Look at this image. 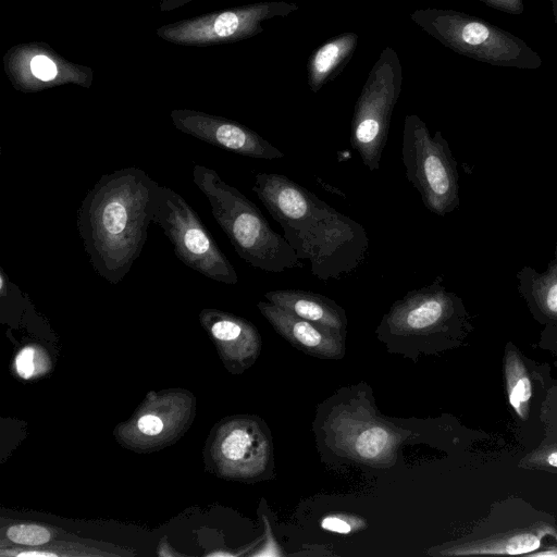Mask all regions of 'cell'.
<instances>
[{
    "mask_svg": "<svg viewBox=\"0 0 557 557\" xmlns=\"http://www.w3.org/2000/svg\"><path fill=\"white\" fill-rule=\"evenodd\" d=\"M252 190L310 273L326 283L354 273L369 251L364 227L285 175L258 173Z\"/></svg>",
    "mask_w": 557,
    "mask_h": 557,
    "instance_id": "1",
    "label": "cell"
},
{
    "mask_svg": "<svg viewBox=\"0 0 557 557\" xmlns=\"http://www.w3.org/2000/svg\"><path fill=\"white\" fill-rule=\"evenodd\" d=\"M160 185L139 168L103 174L77 210V230L95 272L119 284L140 256Z\"/></svg>",
    "mask_w": 557,
    "mask_h": 557,
    "instance_id": "2",
    "label": "cell"
},
{
    "mask_svg": "<svg viewBox=\"0 0 557 557\" xmlns=\"http://www.w3.org/2000/svg\"><path fill=\"white\" fill-rule=\"evenodd\" d=\"M469 327L462 299L437 276L393 302L376 327V337L389 352L417 359L457 341Z\"/></svg>",
    "mask_w": 557,
    "mask_h": 557,
    "instance_id": "3",
    "label": "cell"
},
{
    "mask_svg": "<svg viewBox=\"0 0 557 557\" xmlns=\"http://www.w3.org/2000/svg\"><path fill=\"white\" fill-rule=\"evenodd\" d=\"M193 182L235 251L249 265L270 273L301 267L295 250L276 233L260 209L212 169L196 164Z\"/></svg>",
    "mask_w": 557,
    "mask_h": 557,
    "instance_id": "4",
    "label": "cell"
},
{
    "mask_svg": "<svg viewBox=\"0 0 557 557\" xmlns=\"http://www.w3.org/2000/svg\"><path fill=\"white\" fill-rule=\"evenodd\" d=\"M410 18L453 51L495 66L536 70L541 57L516 35L451 9H419Z\"/></svg>",
    "mask_w": 557,
    "mask_h": 557,
    "instance_id": "5",
    "label": "cell"
},
{
    "mask_svg": "<svg viewBox=\"0 0 557 557\" xmlns=\"http://www.w3.org/2000/svg\"><path fill=\"white\" fill-rule=\"evenodd\" d=\"M401 157L406 178L429 211L444 216L459 207L457 161L441 131L432 135L418 115L407 114Z\"/></svg>",
    "mask_w": 557,
    "mask_h": 557,
    "instance_id": "6",
    "label": "cell"
},
{
    "mask_svg": "<svg viewBox=\"0 0 557 557\" xmlns=\"http://www.w3.org/2000/svg\"><path fill=\"white\" fill-rule=\"evenodd\" d=\"M401 84L398 54L385 47L367 77L351 119L350 145L370 171L380 169Z\"/></svg>",
    "mask_w": 557,
    "mask_h": 557,
    "instance_id": "7",
    "label": "cell"
},
{
    "mask_svg": "<svg viewBox=\"0 0 557 557\" xmlns=\"http://www.w3.org/2000/svg\"><path fill=\"white\" fill-rule=\"evenodd\" d=\"M152 223L162 228L176 257L185 265L220 283H238L234 267L198 213L170 187L160 186Z\"/></svg>",
    "mask_w": 557,
    "mask_h": 557,
    "instance_id": "8",
    "label": "cell"
},
{
    "mask_svg": "<svg viewBox=\"0 0 557 557\" xmlns=\"http://www.w3.org/2000/svg\"><path fill=\"white\" fill-rule=\"evenodd\" d=\"M176 128L224 150L255 159L275 160L284 153L258 133L237 122L194 112H175Z\"/></svg>",
    "mask_w": 557,
    "mask_h": 557,
    "instance_id": "9",
    "label": "cell"
},
{
    "mask_svg": "<svg viewBox=\"0 0 557 557\" xmlns=\"http://www.w3.org/2000/svg\"><path fill=\"white\" fill-rule=\"evenodd\" d=\"M257 306L274 331L298 350L320 359L344 357L345 334L298 318L268 300Z\"/></svg>",
    "mask_w": 557,
    "mask_h": 557,
    "instance_id": "10",
    "label": "cell"
},
{
    "mask_svg": "<svg viewBox=\"0 0 557 557\" xmlns=\"http://www.w3.org/2000/svg\"><path fill=\"white\" fill-rule=\"evenodd\" d=\"M550 531L549 524L539 522L446 543L434 548L437 552L432 554L440 556L528 554L536 550L541 546L543 536Z\"/></svg>",
    "mask_w": 557,
    "mask_h": 557,
    "instance_id": "11",
    "label": "cell"
},
{
    "mask_svg": "<svg viewBox=\"0 0 557 557\" xmlns=\"http://www.w3.org/2000/svg\"><path fill=\"white\" fill-rule=\"evenodd\" d=\"M265 299L285 311L346 335L347 315L336 301L318 293L301 289H276Z\"/></svg>",
    "mask_w": 557,
    "mask_h": 557,
    "instance_id": "12",
    "label": "cell"
},
{
    "mask_svg": "<svg viewBox=\"0 0 557 557\" xmlns=\"http://www.w3.org/2000/svg\"><path fill=\"white\" fill-rule=\"evenodd\" d=\"M518 290L536 319L557 325V242L554 257L543 272L524 265L517 272Z\"/></svg>",
    "mask_w": 557,
    "mask_h": 557,
    "instance_id": "13",
    "label": "cell"
},
{
    "mask_svg": "<svg viewBox=\"0 0 557 557\" xmlns=\"http://www.w3.org/2000/svg\"><path fill=\"white\" fill-rule=\"evenodd\" d=\"M203 319L212 336L230 345V351L244 366H249L257 359L261 349V337L250 322L218 310H206Z\"/></svg>",
    "mask_w": 557,
    "mask_h": 557,
    "instance_id": "14",
    "label": "cell"
},
{
    "mask_svg": "<svg viewBox=\"0 0 557 557\" xmlns=\"http://www.w3.org/2000/svg\"><path fill=\"white\" fill-rule=\"evenodd\" d=\"M358 39L356 33H343L330 38L312 52L307 64V81L311 91L318 92L337 77L354 55Z\"/></svg>",
    "mask_w": 557,
    "mask_h": 557,
    "instance_id": "15",
    "label": "cell"
},
{
    "mask_svg": "<svg viewBox=\"0 0 557 557\" xmlns=\"http://www.w3.org/2000/svg\"><path fill=\"white\" fill-rule=\"evenodd\" d=\"M504 376L511 407L521 419H525L532 397V384L518 349L511 344H508L504 357Z\"/></svg>",
    "mask_w": 557,
    "mask_h": 557,
    "instance_id": "16",
    "label": "cell"
},
{
    "mask_svg": "<svg viewBox=\"0 0 557 557\" xmlns=\"http://www.w3.org/2000/svg\"><path fill=\"white\" fill-rule=\"evenodd\" d=\"M518 466L529 470L557 472V442L536 447Z\"/></svg>",
    "mask_w": 557,
    "mask_h": 557,
    "instance_id": "17",
    "label": "cell"
},
{
    "mask_svg": "<svg viewBox=\"0 0 557 557\" xmlns=\"http://www.w3.org/2000/svg\"><path fill=\"white\" fill-rule=\"evenodd\" d=\"M7 536L14 543L23 545H42L50 541V532L37 524H15L7 530Z\"/></svg>",
    "mask_w": 557,
    "mask_h": 557,
    "instance_id": "18",
    "label": "cell"
},
{
    "mask_svg": "<svg viewBox=\"0 0 557 557\" xmlns=\"http://www.w3.org/2000/svg\"><path fill=\"white\" fill-rule=\"evenodd\" d=\"M366 520L350 513H330L322 518L321 527L330 532L350 534L366 528Z\"/></svg>",
    "mask_w": 557,
    "mask_h": 557,
    "instance_id": "19",
    "label": "cell"
},
{
    "mask_svg": "<svg viewBox=\"0 0 557 557\" xmlns=\"http://www.w3.org/2000/svg\"><path fill=\"white\" fill-rule=\"evenodd\" d=\"M33 74L41 81H50L57 75L55 64L45 55H37L30 62Z\"/></svg>",
    "mask_w": 557,
    "mask_h": 557,
    "instance_id": "20",
    "label": "cell"
},
{
    "mask_svg": "<svg viewBox=\"0 0 557 557\" xmlns=\"http://www.w3.org/2000/svg\"><path fill=\"white\" fill-rule=\"evenodd\" d=\"M487 7L508 14L519 15L524 11L523 0H480Z\"/></svg>",
    "mask_w": 557,
    "mask_h": 557,
    "instance_id": "21",
    "label": "cell"
},
{
    "mask_svg": "<svg viewBox=\"0 0 557 557\" xmlns=\"http://www.w3.org/2000/svg\"><path fill=\"white\" fill-rule=\"evenodd\" d=\"M34 350L32 348H24L16 358V370L18 374L28 379L34 372Z\"/></svg>",
    "mask_w": 557,
    "mask_h": 557,
    "instance_id": "22",
    "label": "cell"
},
{
    "mask_svg": "<svg viewBox=\"0 0 557 557\" xmlns=\"http://www.w3.org/2000/svg\"><path fill=\"white\" fill-rule=\"evenodd\" d=\"M138 429L141 433L153 436L158 435L162 431L163 423L158 417L147 414L138 420Z\"/></svg>",
    "mask_w": 557,
    "mask_h": 557,
    "instance_id": "23",
    "label": "cell"
},
{
    "mask_svg": "<svg viewBox=\"0 0 557 557\" xmlns=\"http://www.w3.org/2000/svg\"><path fill=\"white\" fill-rule=\"evenodd\" d=\"M20 556H51V555H54V554H50V553H38V552H26V553H21L18 554Z\"/></svg>",
    "mask_w": 557,
    "mask_h": 557,
    "instance_id": "24",
    "label": "cell"
},
{
    "mask_svg": "<svg viewBox=\"0 0 557 557\" xmlns=\"http://www.w3.org/2000/svg\"><path fill=\"white\" fill-rule=\"evenodd\" d=\"M554 22L557 24V0H550Z\"/></svg>",
    "mask_w": 557,
    "mask_h": 557,
    "instance_id": "25",
    "label": "cell"
}]
</instances>
